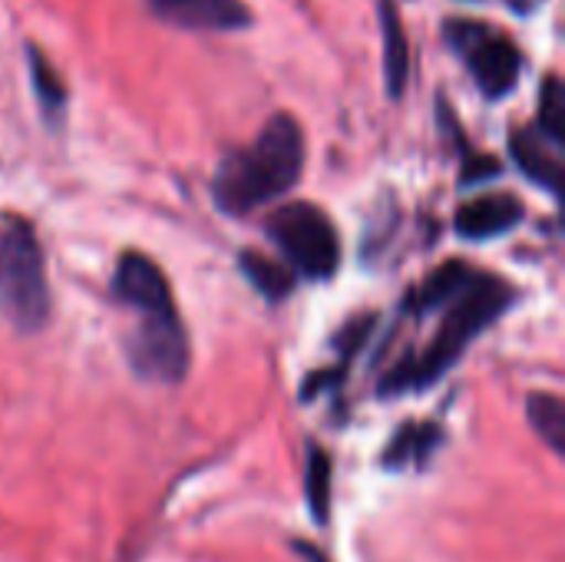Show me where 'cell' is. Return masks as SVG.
<instances>
[{
  "label": "cell",
  "mask_w": 565,
  "mask_h": 562,
  "mask_svg": "<svg viewBox=\"0 0 565 562\" xmlns=\"http://www.w3.org/2000/svg\"><path fill=\"white\" fill-rule=\"evenodd\" d=\"M26 63H30V79H33V93L43 106V116L50 123H60V116L66 113V86L60 79V73L50 66V60L36 50V46H26Z\"/></svg>",
  "instance_id": "16"
},
{
  "label": "cell",
  "mask_w": 565,
  "mask_h": 562,
  "mask_svg": "<svg viewBox=\"0 0 565 562\" xmlns=\"http://www.w3.org/2000/svg\"><path fill=\"white\" fill-rule=\"evenodd\" d=\"M238 268H242V275L248 278V285H252L258 295H265L268 301L288 298L291 288H295V278H298L291 268H285L281 262H275V258H268V255H262V252H255V248H248V252L238 255Z\"/></svg>",
  "instance_id": "13"
},
{
  "label": "cell",
  "mask_w": 565,
  "mask_h": 562,
  "mask_svg": "<svg viewBox=\"0 0 565 562\" xmlns=\"http://www.w3.org/2000/svg\"><path fill=\"white\" fill-rule=\"evenodd\" d=\"M510 152L513 162L523 169L526 179L543 185L546 192H559L563 185V162H559V146L550 142L536 126H523L510 136Z\"/></svg>",
  "instance_id": "9"
},
{
  "label": "cell",
  "mask_w": 565,
  "mask_h": 562,
  "mask_svg": "<svg viewBox=\"0 0 565 562\" xmlns=\"http://www.w3.org/2000/svg\"><path fill=\"white\" fill-rule=\"evenodd\" d=\"M136 328L126 338V358L139 381L179 384L189 374V338L175 308L132 311Z\"/></svg>",
  "instance_id": "5"
},
{
  "label": "cell",
  "mask_w": 565,
  "mask_h": 562,
  "mask_svg": "<svg viewBox=\"0 0 565 562\" xmlns=\"http://www.w3.org/2000/svg\"><path fill=\"white\" fill-rule=\"evenodd\" d=\"M440 444H444L440 424H434V421H411V424H404L391 437L387 450L381 454V464L387 470H407V467L420 470V467L430 464V457L437 454Z\"/></svg>",
  "instance_id": "11"
},
{
  "label": "cell",
  "mask_w": 565,
  "mask_h": 562,
  "mask_svg": "<svg viewBox=\"0 0 565 562\" xmlns=\"http://www.w3.org/2000/svg\"><path fill=\"white\" fill-rule=\"evenodd\" d=\"M500 172H503V166H500L493 156L470 152V156H467V162H463V176H460V182H463V185H477V182L497 179Z\"/></svg>",
  "instance_id": "18"
},
{
  "label": "cell",
  "mask_w": 565,
  "mask_h": 562,
  "mask_svg": "<svg viewBox=\"0 0 565 562\" xmlns=\"http://www.w3.org/2000/svg\"><path fill=\"white\" fill-rule=\"evenodd\" d=\"M447 40L463 56L470 76L477 79L487 99H503L516 89V79L523 73V56L520 46L510 36H503L497 26L477 20H450Z\"/></svg>",
  "instance_id": "6"
},
{
  "label": "cell",
  "mask_w": 565,
  "mask_h": 562,
  "mask_svg": "<svg viewBox=\"0 0 565 562\" xmlns=\"http://www.w3.org/2000/svg\"><path fill=\"white\" fill-rule=\"evenodd\" d=\"M305 169V132L291 113H275L252 146L222 159L212 199L228 215H248L285 195Z\"/></svg>",
  "instance_id": "2"
},
{
  "label": "cell",
  "mask_w": 565,
  "mask_h": 562,
  "mask_svg": "<svg viewBox=\"0 0 565 562\" xmlns=\"http://www.w3.org/2000/svg\"><path fill=\"white\" fill-rule=\"evenodd\" d=\"M331 477H334L331 454L311 441L308 454H305V503H308L318 527H324L331 517Z\"/></svg>",
  "instance_id": "14"
},
{
  "label": "cell",
  "mask_w": 565,
  "mask_h": 562,
  "mask_svg": "<svg viewBox=\"0 0 565 562\" xmlns=\"http://www.w3.org/2000/svg\"><path fill=\"white\" fill-rule=\"evenodd\" d=\"M473 265L470 262H444L440 268H434L411 295H407V311L411 315H424V311H434L440 305H447L470 278H473Z\"/></svg>",
  "instance_id": "12"
},
{
  "label": "cell",
  "mask_w": 565,
  "mask_h": 562,
  "mask_svg": "<svg viewBox=\"0 0 565 562\" xmlns=\"http://www.w3.org/2000/svg\"><path fill=\"white\" fill-rule=\"evenodd\" d=\"M377 17H381V40H384V83L391 99H401L411 79V40L394 0H377Z\"/></svg>",
  "instance_id": "10"
},
{
  "label": "cell",
  "mask_w": 565,
  "mask_h": 562,
  "mask_svg": "<svg viewBox=\"0 0 565 562\" xmlns=\"http://www.w3.org/2000/svg\"><path fill=\"white\" fill-rule=\"evenodd\" d=\"M513 301H516V288L507 278L477 268L473 278L447 305H440L444 321L437 335L427 341V348L387 371V378L381 381V394L391 397L407 391H427L430 384H437L467 354V348L487 328H493L500 315L510 311Z\"/></svg>",
  "instance_id": "1"
},
{
  "label": "cell",
  "mask_w": 565,
  "mask_h": 562,
  "mask_svg": "<svg viewBox=\"0 0 565 562\" xmlns=\"http://www.w3.org/2000/svg\"><path fill=\"white\" fill-rule=\"evenodd\" d=\"M0 311L17 331H40L50 318L43 245L17 212H0Z\"/></svg>",
  "instance_id": "3"
},
{
  "label": "cell",
  "mask_w": 565,
  "mask_h": 562,
  "mask_svg": "<svg viewBox=\"0 0 565 562\" xmlns=\"http://www.w3.org/2000/svg\"><path fill=\"white\" fill-rule=\"evenodd\" d=\"M265 232L281 248L295 275L311 282H324L338 275L341 235L324 209L311 202H288L271 212Z\"/></svg>",
  "instance_id": "4"
},
{
  "label": "cell",
  "mask_w": 565,
  "mask_h": 562,
  "mask_svg": "<svg viewBox=\"0 0 565 562\" xmlns=\"http://www.w3.org/2000/svg\"><path fill=\"white\" fill-rule=\"evenodd\" d=\"M149 10L185 30H218L232 33L252 23V10L242 0H146Z\"/></svg>",
  "instance_id": "7"
},
{
  "label": "cell",
  "mask_w": 565,
  "mask_h": 562,
  "mask_svg": "<svg viewBox=\"0 0 565 562\" xmlns=\"http://www.w3.org/2000/svg\"><path fill=\"white\" fill-rule=\"evenodd\" d=\"M523 215H526L523 199L510 192H487L457 209L454 229L470 242H490V238L513 232L523 222Z\"/></svg>",
  "instance_id": "8"
},
{
  "label": "cell",
  "mask_w": 565,
  "mask_h": 562,
  "mask_svg": "<svg viewBox=\"0 0 565 562\" xmlns=\"http://www.w3.org/2000/svg\"><path fill=\"white\" fill-rule=\"evenodd\" d=\"M526 417H530V427L540 434V441L553 450V454H565V404L559 394H550V391H540V394H530L526 401Z\"/></svg>",
  "instance_id": "15"
},
{
  "label": "cell",
  "mask_w": 565,
  "mask_h": 562,
  "mask_svg": "<svg viewBox=\"0 0 565 562\" xmlns=\"http://www.w3.org/2000/svg\"><path fill=\"white\" fill-rule=\"evenodd\" d=\"M536 129L563 149L565 142V86L559 76H546L540 93V119Z\"/></svg>",
  "instance_id": "17"
}]
</instances>
